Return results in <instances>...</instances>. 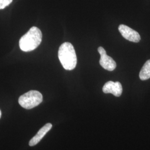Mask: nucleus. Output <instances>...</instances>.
<instances>
[{
    "instance_id": "1",
    "label": "nucleus",
    "mask_w": 150,
    "mask_h": 150,
    "mask_svg": "<svg viewBox=\"0 0 150 150\" xmlns=\"http://www.w3.org/2000/svg\"><path fill=\"white\" fill-rule=\"evenodd\" d=\"M42 34L37 27H31L20 40L19 45L22 51L30 52L38 48L41 43Z\"/></svg>"
},
{
    "instance_id": "2",
    "label": "nucleus",
    "mask_w": 150,
    "mask_h": 150,
    "mask_svg": "<svg viewBox=\"0 0 150 150\" xmlns=\"http://www.w3.org/2000/svg\"><path fill=\"white\" fill-rule=\"evenodd\" d=\"M58 56L65 70H74L77 64V56L75 48L70 42L62 43L59 47Z\"/></svg>"
},
{
    "instance_id": "3",
    "label": "nucleus",
    "mask_w": 150,
    "mask_h": 150,
    "mask_svg": "<svg viewBox=\"0 0 150 150\" xmlns=\"http://www.w3.org/2000/svg\"><path fill=\"white\" fill-rule=\"evenodd\" d=\"M43 100L42 95L38 91L31 90L22 95L18 98V103L21 107L27 110L38 106Z\"/></svg>"
},
{
    "instance_id": "4",
    "label": "nucleus",
    "mask_w": 150,
    "mask_h": 150,
    "mask_svg": "<svg viewBox=\"0 0 150 150\" xmlns=\"http://www.w3.org/2000/svg\"><path fill=\"white\" fill-rule=\"evenodd\" d=\"M98 51L100 54L101 57L100 59V64L105 70L112 71L116 69L117 64L112 57L106 54V50L102 47L98 48Z\"/></svg>"
},
{
    "instance_id": "5",
    "label": "nucleus",
    "mask_w": 150,
    "mask_h": 150,
    "mask_svg": "<svg viewBox=\"0 0 150 150\" xmlns=\"http://www.w3.org/2000/svg\"><path fill=\"white\" fill-rule=\"evenodd\" d=\"M118 30L123 38L129 41L137 43L141 40L139 33L126 25H120Z\"/></svg>"
},
{
    "instance_id": "6",
    "label": "nucleus",
    "mask_w": 150,
    "mask_h": 150,
    "mask_svg": "<svg viewBox=\"0 0 150 150\" xmlns=\"http://www.w3.org/2000/svg\"><path fill=\"white\" fill-rule=\"evenodd\" d=\"M102 91L105 93H112L116 97H120L122 93V87L120 82H107L103 87Z\"/></svg>"
},
{
    "instance_id": "7",
    "label": "nucleus",
    "mask_w": 150,
    "mask_h": 150,
    "mask_svg": "<svg viewBox=\"0 0 150 150\" xmlns=\"http://www.w3.org/2000/svg\"><path fill=\"white\" fill-rule=\"evenodd\" d=\"M52 127V125L51 123H48L46 124L38 131V134L30 141L29 146H34L37 145L38 143L42 139V138L45 136V134H46L51 129Z\"/></svg>"
},
{
    "instance_id": "8",
    "label": "nucleus",
    "mask_w": 150,
    "mask_h": 150,
    "mask_svg": "<svg viewBox=\"0 0 150 150\" xmlns=\"http://www.w3.org/2000/svg\"><path fill=\"white\" fill-rule=\"evenodd\" d=\"M139 78L141 80H147L150 78V59L147 60L140 71Z\"/></svg>"
},
{
    "instance_id": "9",
    "label": "nucleus",
    "mask_w": 150,
    "mask_h": 150,
    "mask_svg": "<svg viewBox=\"0 0 150 150\" xmlns=\"http://www.w3.org/2000/svg\"><path fill=\"white\" fill-rule=\"evenodd\" d=\"M13 0H0V10L4 9L9 5Z\"/></svg>"
},
{
    "instance_id": "10",
    "label": "nucleus",
    "mask_w": 150,
    "mask_h": 150,
    "mask_svg": "<svg viewBox=\"0 0 150 150\" xmlns=\"http://www.w3.org/2000/svg\"><path fill=\"white\" fill-rule=\"evenodd\" d=\"M1 111L0 110V118H1Z\"/></svg>"
}]
</instances>
